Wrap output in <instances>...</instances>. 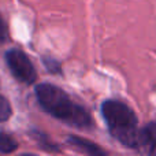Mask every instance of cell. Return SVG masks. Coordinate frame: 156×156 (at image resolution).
<instances>
[{
	"label": "cell",
	"instance_id": "obj_1",
	"mask_svg": "<svg viewBox=\"0 0 156 156\" xmlns=\"http://www.w3.org/2000/svg\"><path fill=\"white\" fill-rule=\"evenodd\" d=\"M36 96L41 107L55 118L76 127H88L90 125V116L86 110L74 104L70 97L58 86L40 83L36 86Z\"/></svg>",
	"mask_w": 156,
	"mask_h": 156
},
{
	"label": "cell",
	"instance_id": "obj_2",
	"mask_svg": "<svg viewBox=\"0 0 156 156\" xmlns=\"http://www.w3.org/2000/svg\"><path fill=\"white\" fill-rule=\"evenodd\" d=\"M101 112L111 134L123 145L137 148L140 130L132 108L118 100H107L101 105Z\"/></svg>",
	"mask_w": 156,
	"mask_h": 156
},
{
	"label": "cell",
	"instance_id": "obj_3",
	"mask_svg": "<svg viewBox=\"0 0 156 156\" xmlns=\"http://www.w3.org/2000/svg\"><path fill=\"white\" fill-rule=\"evenodd\" d=\"M5 58H7V63L16 80L26 83L34 82L37 74H36L34 67H33L30 59L23 52L18 51V49H12V51L7 52Z\"/></svg>",
	"mask_w": 156,
	"mask_h": 156
},
{
	"label": "cell",
	"instance_id": "obj_4",
	"mask_svg": "<svg viewBox=\"0 0 156 156\" xmlns=\"http://www.w3.org/2000/svg\"><path fill=\"white\" fill-rule=\"evenodd\" d=\"M137 149L144 154L156 155V122H151L140 130Z\"/></svg>",
	"mask_w": 156,
	"mask_h": 156
},
{
	"label": "cell",
	"instance_id": "obj_5",
	"mask_svg": "<svg viewBox=\"0 0 156 156\" xmlns=\"http://www.w3.org/2000/svg\"><path fill=\"white\" fill-rule=\"evenodd\" d=\"M69 144L73 147H76L77 149L80 151L85 152V154H89V155H104V152L99 148L97 145H94L93 143L88 140H83V138H80V137H70L69 138Z\"/></svg>",
	"mask_w": 156,
	"mask_h": 156
},
{
	"label": "cell",
	"instance_id": "obj_6",
	"mask_svg": "<svg viewBox=\"0 0 156 156\" xmlns=\"http://www.w3.org/2000/svg\"><path fill=\"white\" fill-rule=\"evenodd\" d=\"M16 147H18V144L11 136L5 134V133H0V152L11 154L16 149Z\"/></svg>",
	"mask_w": 156,
	"mask_h": 156
},
{
	"label": "cell",
	"instance_id": "obj_7",
	"mask_svg": "<svg viewBox=\"0 0 156 156\" xmlns=\"http://www.w3.org/2000/svg\"><path fill=\"white\" fill-rule=\"evenodd\" d=\"M11 112H12V111H11L10 103L7 101V99H5L4 96L0 94V122L7 121L11 116Z\"/></svg>",
	"mask_w": 156,
	"mask_h": 156
},
{
	"label": "cell",
	"instance_id": "obj_8",
	"mask_svg": "<svg viewBox=\"0 0 156 156\" xmlns=\"http://www.w3.org/2000/svg\"><path fill=\"white\" fill-rule=\"evenodd\" d=\"M5 38H7V27H5L2 15H0V43H3Z\"/></svg>",
	"mask_w": 156,
	"mask_h": 156
}]
</instances>
